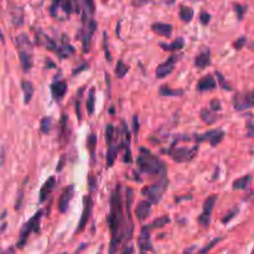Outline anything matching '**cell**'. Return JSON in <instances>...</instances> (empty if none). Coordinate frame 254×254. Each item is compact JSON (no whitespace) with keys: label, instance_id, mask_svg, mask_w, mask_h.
Masks as SVG:
<instances>
[{"label":"cell","instance_id":"obj_1","mask_svg":"<svg viewBox=\"0 0 254 254\" xmlns=\"http://www.w3.org/2000/svg\"><path fill=\"white\" fill-rule=\"evenodd\" d=\"M134 192L131 189H127L126 205L123 204L122 196V185L117 184L112 192L111 206L108 213V227L111 231V244L109 253L117 254L119 246L127 247L130 242L134 232V224L131 221V204H133Z\"/></svg>","mask_w":254,"mask_h":254},{"label":"cell","instance_id":"obj_2","mask_svg":"<svg viewBox=\"0 0 254 254\" xmlns=\"http://www.w3.org/2000/svg\"><path fill=\"white\" fill-rule=\"evenodd\" d=\"M138 159H136V164H138L139 171L141 174L149 175V176H165L166 175V166L158 156L154 155L149 149L140 146L139 148Z\"/></svg>","mask_w":254,"mask_h":254},{"label":"cell","instance_id":"obj_3","mask_svg":"<svg viewBox=\"0 0 254 254\" xmlns=\"http://www.w3.org/2000/svg\"><path fill=\"white\" fill-rule=\"evenodd\" d=\"M16 47H18L19 58H20L21 67L24 72H29L33 68L34 57H33V43L28 34H20L15 40Z\"/></svg>","mask_w":254,"mask_h":254},{"label":"cell","instance_id":"obj_4","mask_svg":"<svg viewBox=\"0 0 254 254\" xmlns=\"http://www.w3.org/2000/svg\"><path fill=\"white\" fill-rule=\"evenodd\" d=\"M42 210H40V211L36 212V213L24 224L23 228L20 229V233H19V239L18 242H16V248H24L31 233H40V223L41 218H42Z\"/></svg>","mask_w":254,"mask_h":254},{"label":"cell","instance_id":"obj_5","mask_svg":"<svg viewBox=\"0 0 254 254\" xmlns=\"http://www.w3.org/2000/svg\"><path fill=\"white\" fill-rule=\"evenodd\" d=\"M168 186H169V180H168V176L165 175V176L159 177V180L155 182V184L144 187V189L141 190V194H143V196H145L151 204L158 205L159 202L161 201V199H163Z\"/></svg>","mask_w":254,"mask_h":254},{"label":"cell","instance_id":"obj_6","mask_svg":"<svg viewBox=\"0 0 254 254\" xmlns=\"http://www.w3.org/2000/svg\"><path fill=\"white\" fill-rule=\"evenodd\" d=\"M197 150H199L197 144H195L194 146H176L175 144H172L171 148L166 150L165 153L171 156L175 163H189L196 156Z\"/></svg>","mask_w":254,"mask_h":254},{"label":"cell","instance_id":"obj_7","mask_svg":"<svg viewBox=\"0 0 254 254\" xmlns=\"http://www.w3.org/2000/svg\"><path fill=\"white\" fill-rule=\"evenodd\" d=\"M217 201V195H211V196L207 197L204 202V207H202V213L200 214L197 222L201 224L204 228H209L210 224H211V216L212 211H213V207L216 205Z\"/></svg>","mask_w":254,"mask_h":254},{"label":"cell","instance_id":"obj_8","mask_svg":"<svg viewBox=\"0 0 254 254\" xmlns=\"http://www.w3.org/2000/svg\"><path fill=\"white\" fill-rule=\"evenodd\" d=\"M92 210H93V200H92L91 195H86V196L83 197V212L80 222H78L77 228H76V233L85 231L89 218H91Z\"/></svg>","mask_w":254,"mask_h":254},{"label":"cell","instance_id":"obj_9","mask_svg":"<svg viewBox=\"0 0 254 254\" xmlns=\"http://www.w3.org/2000/svg\"><path fill=\"white\" fill-rule=\"evenodd\" d=\"M234 109L238 112L246 111V109L254 107V92H244V93H237L233 97Z\"/></svg>","mask_w":254,"mask_h":254},{"label":"cell","instance_id":"obj_10","mask_svg":"<svg viewBox=\"0 0 254 254\" xmlns=\"http://www.w3.org/2000/svg\"><path fill=\"white\" fill-rule=\"evenodd\" d=\"M224 138V131L221 129H212V130L206 131L204 134H196L195 140L196 143H202V141H210L212 146H216L217 144L221 143L222 139Z\"/></svg>","mask_w":254,"mask_h":254},{"label":"cell","instance_id":"obj_11","mask_svg":"<svg viewBox=\"0 0 254 254\" xmlns=\"http://www.w3.org/2000/svg\"><path fill=\"white\" fill-rule=\"evenodd\" d=\"M180 60V57L177 55H172L165 61V62L160 63V65L156 67L155 70V76L156 78H165L166 76L171 75L175 70V65H176L177 61Z\"/></svg>","mask_w":254,"mask_h":254},{"label":"cell","instance_id":"obj_12","mask_svg":"<svg viewBox=\"0 0 254 254\" xmlns=\"http://www.w3.org/2000/svg\"><path fill=\"white\" fill-rule=\"evenodd\" d=\"M138 246L141 254H145L146 252L153 251V243H151V228L149 224L141 227L140 234L138 238Z\"/></svg>","mask_w":254,"mask_h":254},{"label":"cell","instance_id":"obj_13","mask_svg":"<svg viewBox=\"0 0 254 254\" xmlns=\"http://www.w3.org/2000/svg\"><path fill=\"white\" fill-rule=\"evenodd\" d=\"M62 10L66 15H71L75 11V5L71 0H53L50 8V14L53 18H57V10Z\"/></svg>","mask_w":254,"mask_h":254},{"label":"cell","instance_id":"obj_14","mask_svg":"<svg viewBox=\"0 0 254 254\" xmlns=\"http://www.w3.org/2000/svg\"><path fill=\"white\" fill-rule=\"evenodd\" d=\"M73 196H75V186L73 185H68L65 190H63L62 195L58 200V211L61 213H66L70 207V202L72 201Z\"/></svg>","mask_w":254,"mask_h":254},{"label":"cell","instance_id":"obj_15","mask_svg":"<svg viewBox=\"0 0 254 254\" xmlns=\"http://www.w3.org/2000/svg\"><path fill=\"white\" fill-rule=\"evenodd\" d=\"M151 207H153V204L148 199L141 200V201L138 202L135 210H134V216L136 217L139 222L145 221L151 214Z\"/></svg>","mask_w":254,"mask_h":254},{"label":"cell","instance_id":"obj_16","mask_svg":"<svg viewBox=\"0 0 254 254\" xmlns=\"http://www.w3.org/2000/svg\"><path fill=\"white\" fill-rule=\"evenodd\" d=\"M51 89V94H52L53 101L60 103L61 101L63 99V97L66 96L67 93V82L66 81H55V82L51 83L50 86Z\"/></svg>","mask_w":254,"mask_h":254},{"label":"cell","instance_id":"obj_17","mask_svg":"<svg viewBox=\"0 0 254 254\" xmlns=\"http://www.w3.org/2000/svg\"><path fill=\"white\" fill-rule=\"evenodd\" d=\"M36 42L40 43V45H42V46H45V48L52 51L53 53H56V55H57L58 48H60V45H58V43L56 42L53 39L48 38V36L46 35L45 33H42L41 30L36 33Z\"/></svg>","mask_w":254,"mask_h":254},{"label":"cell","instance_id":"obj_18","mask_svg":"<svg viewBox=\"0 0 254 254\" xmlns=\"http://www.w3.org/2000/svg\"><path fill=\"white\" fill-rule=\"evenodd\" d=\"M197 92H206V91H213L217 88V82L214 80L213 75H205L201 77L197 82Z\"/></svg>","mask_w":254,"mask_h":254},{"label":"cell","instance_id":"obj_19","mask_svg":"<svg viewBox=\"0 0 254 254\" xmlns=\"http://www.w3.org/2000/svg\"><path fill=\"white\" fill-rule=\"evenodd\" d=\"M194 63H195V67L201 68V70H204V68H206L207 66L211 65V51H210V48H206V50L201 51V52L195 57Z\"/></svg>","mask_w":254,"mask_h":254},{"label":"cell","instance_id":"obj_20","mask_svg":"<svg viewBox=\"0 0 254 254\" xmlns=\"http://www.w3.org/2000/svg\"><path fill=\"white\" fill-rule=\"evenodd\" d=\"M55 185H56V179L53 176H51L50 179L46 180V182L42 185V187H41L40 194H39V201H40L41 204H43V202L47 200V197L50 196V194L52 192Z\"/></svg>","mask_w":254,"mask_h":254},{"label":"cell","instance_id":"obj_21","mask_svg":"<svg viewBox=\"0 0 254 254\" xmlns=\"http://www.w3.org/2000/svg\"><path fill=\"white\" fill-rule=\"evenodd\" d=\"M151 30L158 35L165 36V38H171L172 35V25H170V24L154 23L151 25Z\"/></svg>","mask_w":254,"mask_h":254},{"label":"cell","instance_id":"obj_22","mask_svg":"<svg viewBox=\"0 0 254 254\" xmlns=\"http://www.w3.org/2000/svg\"><path fill=\"white\" fill-rule=\"evenodd\" d=\"M21 89H23L24 93V103L29 104L33 99L34 92H35V88H34V85L30 82V81H21Z\"/></svg>","mask_w":254,"mask_h":254},{"label":"cell","instance_id":"obj_23","mask_svg":"<svg viewBox=\"0 0 254 254\" xmlns=\"http://www.w3.org/2000/svg\"><path fill=\"white\" fill-rule=\"evenodd\" d=\"M252 181H253V176L252 175H244V176L239 177V179L234 180L232 184V189L233 190H247L251 186Z\"/></svg>","mask_w":254,"mask_h":254},{"label":"cell","instance_id":"obj_24","mask_svg":"<svg viewBox=\"0 0 254 254\" xmlns=\"http://www.w3.org/2000/svg\"><path fill=\"white\" fill-rule=\"evenodd\" d=\"M159 46L163 48L164 51H176L181 50L185 46V40L182 38L176 39V40L172 41L171 43H166V42H159Z\"/></svg>","mask_w":254,"mask_h":254},{"label":"cell","instance_id":"obj_25","mask_svg":"<svg viewBox=\"0 0 254 254\" xmlns=\"http://www.w3.org/2000/svg\"><path fill=\"white\" fill-rule=\"evenodd\" d=\"M194 15H195V11L192 8H190V6H186V5L180 6L179 16L180 19H181V21H184V23H191L192 19H194Z\"/></svg>","mask_w":254,"mask_h":254},{"label":"cell","instance_id":"obj_26","mask_svg":"<svg viewBox=\"0 0 254 254\" xmlns=\"http://www.w3.org/2000/svg\"><path fill=\"white\" fill-rule=\"evenodd\" d=\"M200 117H201L202 121H204L206 124H209V126H212V124L216 123L217 121V116L214 114V112L212 111L211 108L201 109V112H200Z\"/></svg>","mask_w":254,"mask_h":254},{"label":"cell","instance_id":"obj_27","mask_svg":"<svg viewBox=\"0 0 254 254\" xmlns=\"http://www.w3.org/2000/svg\"><path fill=\"white\" fill-rule=\"evenodd\" d=\"M185 92L182 89H172L168 86V85H164L159 89V94L164 97H180L184 96Z\"/></svg>","mask_w":254,"mask_h":254},{"label":"cell","instance_id":"obj_28","mask_svg":"<svg viewBox=\"0 0 254 254\" xmlns=\"http://www.w3.org/2000/svg\"><path fill=\"white\" fill-rule=\"evenodd\" d=\"M87 112H88L89 116L94 113V108H96V89L91 88L88 93V98H87Z\"/></svg>","mask_w":254,"mask_h":254},{"label":"cell","instance_id":"obj_29","mask_svg":"<svg viewBox=\"0 0 254 254\" xmlns=\"http://www.w3.org/2000/svg\"><path fill=\"white\" fill-rule=\"evenodd\" d=\"M52 124H53V121L51 117L46 116V117H42L40 121V131L42 134H48L51 131V129H52Z\"/></svg>","mask_w":254,"mask_h":254},{"label":"cell","instance_id":"obj_30","mask_svg":"<svg viewBox=\"0 0 254 254\" xmlns=\"http://www.w3.org/2000/svg\"><path fill=\"white\" fill-rule=\"evenodd\" d=\"M168 223H170V217L161 216L159 217V218L154 219L149 226H150L151 229H156V228H163V227H165Z\"/></svg>","mask_w":254,"mask_h":254},{"label":"cell","instance_id":"obj_31","mask_svg":"<svg viewBox=\"0 0 254 254\" xmlns=\"http://www.w3.org/2000/svg\"><path fill=\"white\" fill-rule=\"evenodd\" d=\"M129 72V66L126 65L122 60H119L117 62V67H116V76L118 78H123L126 77L127 73Z\"/></svg>","mask_w":254,"mask_h":254},{"label":"cell","instance_id":"obj_32","mask_svg":"<svg viewBox=\"0 0 254 254\" xmlns=\"http://www.w3.org/2000/svg\"><path fill=\"white\" fill-rule=\"evenodd\" d=\"M221 241H222L221 237H217V238H213L211 242H210V243H207L206 246L204 247V248L200 249V251L197 252V254H209V252L211 251V249L213 248V247L216 246L217 243H219V242H221Z\"/></svg>","mask_w":254,"mask_h":254},{"label":"cell","instance_id":"obj_33","mask_svg":"<svg viewBox=\"0 0 254 254\" xmlns=\"http://www.w3.org/2000/svg\"><path fill=\"white\" fill-rule=\"evenodd\" d=\"M214 75L217 76V78H218V86L222 87V89H224V91H232V86L229 85L228 82L226 81V78L223 77V75H222L221 72H218V71H216V73Z\"/></svg>","mask_w":254,"mask_h":254},{"label":"cell","instance_id":"obj_34","mask_svg":"<svg viewBox=\"0 0 254 254\" xmlns=\"http://www.w3.org/2000/svg\"><path fill=\"white\" fill-rule=\"evenodd\" d=\"M97 145V135L94 133H92L91 135H88V139H87V148L91 151L92 158H94V149H96Z\"/></svg>","mask_w":254,"mask_h":254},{"label":"cell","instance_id":"obj_35","mask_svg":"<svg viewBox=\"0 0 254 254\" xmlns=\"http://www.w3.org/2000/svg\"><path fill=\"white\" fill-rule=\"evenodd\" d=\"M238 212H239V209H238V207H234V209H232L231 211H229L228 213H227L226 216H224L223 218H222V223H223V224L229 223V222H231L232 219H233L234 217H236L237 214H238Z\"/></svg>","mask_w":254,"mask_h":254},{"label":"cell","instance_id":"obj_36","mask_svg":"<svg viewBox=\"0 0 254 254\" xmlns=\"http://www.w3.org/2000/svg\"><path fill=\"white\" fill-rule=\"evenodd\" d=\"M67 122H68L67 114H63L60 122V138H65L66 130H67Z\"/></svg>","mask_w":254,"mask_h":254},{"label":"cell","instance_id":"obj_37","mask_svg":"<svg viewBox=\"0 0 254 254\" xmlns=\"http://www.w3.org/2000/svg\"><path fill=\"white\" fill-rule=\"evenodd\" d=\"M114 127L113 124H108V126L106 127V141L107 144L112 143V141L114 140Z\"/></svg>","mask_w":254,"mask_h":254},{"label":"cell","instance_id":"obj_38","mask_svg":"<svg viewBox=\"0 0 254 254\" xmlns=\"http://www.w3.org/2000/svg\"><path fill=\"white\" fill-rule=\"evenodd\" d=\"M234 11H236L238 20H242L244 16V14H246V11H247V6L241 5V4H236V5H234Z\"/></svg>","mask_w":254,"mask_h":254},{"label":"cell","instance_id":"obj_39","mask_svg":"<svg viewBox=\"0 0 254 254\" xmlns=\"http://www.w3.org/2000/svg\"><path fill=\"white\" fill-rule=\"evenodd\" d=\"M200 21H201L202 25H209V23L211 21V15L207 11H202L200 14Z\"/></svg>","mask_w":254,"mask_h":254},{"label":"cell","instance_id":"obj_40","mask_svg":"<svg viewBox=\"0 0 254 254\" xmlns=\"http://www.w3.org/2000/svg\"><path fill=\"white\" fill-rule=\"evenodd\" d=\"M151 0H131V4L135 8H141V6H145L150 3Z\"/></svg>","mask_w":254,"mask_h":254},{"label":"cell","instance_id":"obj_41","mask_svg":"<svg viewBox=\"0 0 254 254\" xmlns=\"http://www.w3.org/2000/svg\"><path fill=\"white\" fill-rule=\"evenodd\" d=\"M210 107H211V109L213 112H218V111H221V109H222L221 102H219L218 99H212L211 103H210Z\"/></svg>","mask_w":254,"mask_h":254},{"label":"cell","instance_id":"obj_42","mask_svg":"<svg viewBox=\"0 0 254 254\" xmlns=\"http://www.w3.org/2000/svg\"><path fill=\"white\" fill-rule=\"evenodd\" d=\"M246 41H247L246 36H242V38H239L238 40L233 43L234 48H236V50H241V48L244 46V43H246Z\"/></svg>","mask_w":254,"mask_h":254},{"label":"cell","instance_id":"obj_43","mask_svg":"<svg viewBox=\"0 0 254 254\" xmlns=\"http://www.w3.org/2000/svg\"><path fill=\"white\" fill-rule=\"evenodd\" d=\"M88 63L87 62H85V63H82V65L80 66V67L78 68H76L75 71H73V75H77L78 72H82V71H86V70H88Z\"/></svg>","mask_w":254,"mask_h":254},{"label":"cell","instance_id":"obj_44","mask_svg":"<svg viewBox=\"0 0 254 254\" xmlns=\"http://www.w3.org/2000/svg\"><path fill=\"white\" fill-rule=\"evenodd\" d=\"M138 130H139L138 117L134 116V117H133V131H134V135H136V134H138Z\"/></svg>","mask_w":254,"mask_h":254},{"label":"cell","instance_id":"obj_45","mask_svg":"<svg viewBox=\"0 0 254 254\" xmlns=\"http://www.w3.org/2000/svg\"><path fill=\"white\" fill-rule=\"evenodd\" d=\"M121 254H134V247L133 246L124 247L123 251H122Z\"/></svg>","mask_w":254,"mask_h":254},{"label":"cell","instance_id":"obj_46","mask_svg":"<svg viewBox=\"0 0 254 254\" xmlns=\"http://www.w3.org/2000/svg\"><path fill=\"white\" fill-rule=\"evenodd\" d=\"M45 65H46V67L47 68H56V63L53 62L52 60H50V58H46L45 60Z\"/></svg>","mask_w":254,"mask_h":254},{"label":"cell","instance_id":"obj_47","mask_svg":"<svg viewBox=\"0 0 254 254\" xmlns=\"http://www.w3.org/2000/svg\"><path fill=\"white\" fill-rule=\"evenodd\" d=\"M65 161H66V158H65V156H62V158H61V161H58L57 169H56L57 171H61V170H62L63 165H65Z\"/></svg>","mask_w":254,"mask_h":254},{"label":"cell","instance_id":"obj_48","mask_svg":"<svg viewBox=\"0 0 254 254\" xmlns=\"http://www.w3.org/2000/svg\"><path fill=\"white\" fill-rule=\"evenodd\" d=\"M88 182H89V186H91V189L94 190V187H96V179H94L93 176H89Z\"/></svg>","mask_w":254,"mask_h":254},{"label":"cell","instance_id":"obj_49","mask_svg":"<svg viewBox=\"0 0 254 254\" xmlns=\"http://www.w3.org/2000/svg\"><path fill=\"white\" fill-rule=\"evenodd\" d=\"M248 129H249V131H248V134H247V135H248L249 138H254V127L252 126V124H249Z\"/></svg>","mask_w":254,"mask_h":254},{"label":"cell","instance_id":"obj_50","mask_svg":"<svg viewBox=\"0 0 254 254\" xmlns=\"http://www.w3.org/2000/svg\"><path fill=\"white\" fill-rule=\"evenodd\" d=\"M195 249H196V246H191V247H190V248L185 249L184 254H192V252H194Z\"/></svg>","mask_w":254,"mask_h":254},{"label":"cell","instance_id":"obj_51","mask_svg":"<svg viewBox=\"0 0 254 254\" xmlns=\"http://www.w3.org/2000/svg\"><path fill=\"white\" fill-rule=\"evenodd\" d=\"M192 199V196H185V197H177L176 200H175V201L176 202H181V201H184V200H191Z\"/></svg>","mask_w":254,"mask_h":254},{"label":"cell","instance_id":"obj_52","mask_svg":"<svg viewBox=\"0 0 254 254\" xmlns=\"http://www.w3.org/2000/svg\"><path fill=\"white\" fill-rule=\"evenodd\" d=\"M3 254H14V248H8L3 252Z\"/></svg>","mask_w":254,"mask_h":254},{"label":"cell","instance_id":"obj_53","mask_svg":"<svg viewBox=\"0 0 254 254\" xmlns=\"http://www.w3.org/2000/svg\"><path fill=\"white\" fill-rule=\"evenodd\" d=\"M251 254H254V248H253V251H252V253Z\"/></svg>","mask_w":254,"mask_h":254},{"label":"cell","instance_id":"obj_54","mask_svg":"<svg viewBox=\"0 0 254 254\" xmlns=\"http://www.w3.org/2000/svg\"><path fill=\"white\" fill-rule=\"evenodd\" d=\"M61 254H67V253H61Z\"/></svg>","mask_w":254,"mask_h":254}]
</instances>
